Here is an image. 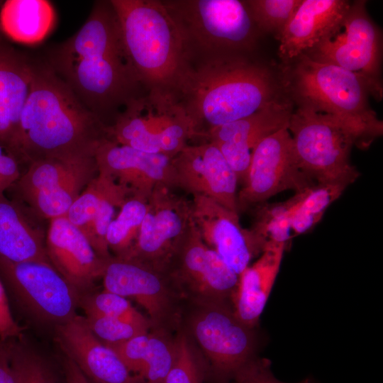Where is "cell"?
I'll return each mask as SVG.
<instances>
[{"label":"cell","mask_w":383,"mask_h":383,"mask_svg":"<svg viewBox=\"0 0 383 383\" xmlns=\"http://www.w3.org/2000/svg\"><path fill=\"white\" fill-rule=\"evenodd\" d=\"M47 63L104 124L143 94L110 1H96L81 28L51 50Z\"/></svg>","instance_id":"6da1fadb"},{"label":"cell","mask_w":383,"mask_h":383,"mask_svg":"<svg viewBox=\"0 0 383 383\" xmlns=\"http://www.w3.org/2000/svg\"><path fill=\"white\" fill-rule=\"evenodd\" d=\"M173 95L199 138L288 97L282 74L238 52L190 60Z\"/></svg>","instance_id":"7a4b0ae2"},{"label":"cell","mask_w":383,"mask_h":383,"mask_svg":"<svg viewBox=\"0 0 383 383\" xmlns=\"http://www.w3.org/2000/svg\"><path fill=\"white\" fill-rule=\"evenodd\" d=\"M32 77L13 150L21 162L95 152L108 126L77 97L47 62L31 60Z\"/></svg>","instance_id":"3957f363"},{"label":"cell","mask_w":383,"mask_h":383,"mask_svg":"<svg viewBox=\"0 0 383 383\" xmlns=\"http://www.w3.org/2000/svg\"><path fill=\"white\" fill-rule=\"evenodd\" d=\"M126 53L146 91L173 94L190 61L183 35L160 0H111Z\"/></svg>","instance_id":"277c9868"},{"label":"cell","mask_w":383,"mask_h":383,"mask_svg":"<svg viewBox=\"0 0 383 383\" xmlns=\"http://www.w3.org/2000/svg\"><path fill=\"white\" fill-rule=\"evenodd\" d=\"M286 94L295 105L309 107L345 124L363 147L382 135L383 123L369 104L372 96L361 75L302 55L282 70Z\"/></svg>","instance_id":"5b68a950"},{"label":"cell","mask_w":383,"mask_h":383,"mask_svg":"<svg viewBox=\"0 0 383 383\" xmlns=\"http://www.w3.org/2000/svg\"><path fill=\"white\" fill-rule=\"evenodd\" d=\"M177 24L190 60L223 53H246L259 33L246 1H162Z\"/></svg>","instance_id":"8992f818"},{"label":"cell","mask_w":383,"mask_h":383,"mask_svg":"<svg viewBox=\"0 0 383 383\" xmlns=\"http://www.w3.org/2000/svg\"><path fill=\"white\" fill-rule=\"evenodd\" d=\"M288 130L302 170L317 183L348 186L360 172L350 161L353 147L360 145L356 135L345 124L309 107L295 105Z\"/></svg>","instance_id":"52a82bcc"},{"label":"cell","mask_w":383,"mask_h":383,"mask_svg":"<svg viewBox=\"0 0 383 383\" xmlns=\"http://www.w3.org/2000/svg\"><path fill=\"white\" fill-rule=\"evenodd\" d=\"M106 131L109 138L118 144L171 157L195 138L193 126L173 94L157 91L131 100Z\"/></svg>","instance_id":"ba28073f"},{"label":"cell","mask_w":383,"mask_h":383,"mask_svg":"<svg viewBox=\"0 0 383 383\" xmlns=\"http://www.w3.org/2000/svg\"><path fill=\"white\" fill-rule=\"evenodd\" d=\"M97 173L95 152L45 157L29 163L14 185L36 213L50 220L65 216Z\"/></svg>","instance_id":"9c48e42d"},{"label":"cell","mask_w":383,"mask_h":383,"mask_svg":"<svg viewBox=\"0 0 383 383\" xmlns=\"http://www.w3.org/2000/svg\"><path fill=\"white\" fill-rule=\"evenodd\" d=\"M189 328L217 383L229 382L255 357L254 328L241 323L228 303L196 304Z\"/></svg>","instance_id":"30bf717a"},{"label":"cell","mask_w":383,"mask_h":383,"mask_svg":"<svg viewBox=\"0 0 383 383\" xmlns=\"http://www.w3.org/2000/svg\"><path fill=\"white\" fill-rule=\"evenodd\" d=\"M165 269L177 292L189 295L195 304L232 301L239 281V276L204 243L192 221Z\"/></svg>","instance_id":"8fae6325"},{"label":"cell","mask_w":383,"mask_h":383,"mask_svg":"<svg viewBox=\"0 0 383 383\" xmlns=\"http://www.w3.org/2000/svg\"><path fill=\"white\" fill-rule=\"evenodd\" d=\"M305 55L361 75L370 86L372 96L382 99V38L367 12L365 1L351 3L341 28Z\"/></svg>","instance_id":"7c38bea8"},{"label":"cell","mask_w":383,"mask_h":383,"mask_svg":"<svg viewBox=\"0 0 383 383\" xmlns=\"http://www.w3.org/2000/svg\"><path fill=\"white\" fill-rule=\"evenodd\" d=\"M0 276L16 301L44 323L56 326L77 314L81 294L50 263L0 257Z\"/></svg>","instance_id":"4fadbf2b"},{"label":"cell","mask_w":383,"mask_h":383,"mask_svg":"<svg viewBox=\"0 0 383 383\" xmlns=\"http://www.w3.org/2000/svg\"><path fill=\"white\" fill-rule=\"evenodd\" d=\"M314 184L299 164L288 128H282L265 138L253 150L237 195L238 210L263 203L286 190L299 192Z\"/></svg>","instance_id":"5bb4252c"},{"label":"cell","mask_w":383,"mask_h":383,"mask_svg":"<svg viewBox=\"0 0 383 383\" xmlns=\"http://www.w3.org/2000/svg\"><path fill=\"white\" fill-rule=\"evenodd\" d=\"M104 289L140 305L155 329H165L174 311L178 293L165 269L135 259L111 257L101 275Z\"/></svg>","instance_id":"9a60e30c"},{"label":"cell","mask_w":383,"mask_h":383,"mask_svg":"<svg viewBox=\"0 0 383 383\" xmlns=\"http://www.w3.org/2000/svg\"><path fill=\"white\" fill-rule=\"evenodd\" d=\"M171 189L162 185L154 189L137 239L123 258L165 269L191 221L190 201L175 195Z\"/></svg>","instance_id":"2e32d148"},{"label":"cell","mask_w":383,"mask_h":383,"mask_svg":"<svg viewBox=\"0 0 383 383\" xmlns=\"http://www.w3.org/2000/svg\"><path fill=\"white\" fill-rule=\"evenodd\" d=\"M190 201L191 221L204 243L238 276L264 248L250 230L244 229L238 213L203 196Z\"/></svg>","instance_id":"e0dca14e"},{"label":"cell","mask_w":383,"mask_h":383,"mask_svg":"<svg viewBox=\"0 0 383 383\" xmlns=\"http://www.w3.org/2000/svg\"><path fill=\"white\" fill-rule=\"evenodd\" d=\"M98 170L103 171L129 193L148 200L160 186L177 187L173 157L138 150L102 140L95 151Z\"/></svg>","instance_id":"ac0fdd59"},{"label":"cell","mask_w":383,"mask_h":383,"mask_svg":"<svg viewBox=\"0 0 383 383\" xmlns=\"http://www.w3.org/2000/svg\"><path fill=\"white\" fill-rule=\"evenodd\" d=\"M293 106L288 97L282 99L250 116L213 128L201 138L217 146L238 182H243L253 150L265 138L288 128Z\"/></svg>","instance_id":"d6986e66"},{"label":"cell","mask_w":383,"mask_h":383,"mask_svg":"<svg viewBox=\"0 0 383 383\" xmlns=\"http://www.w3.org/2000/svg\"><path fill=\"white\" fill-rule=\"evenodd\" d=\"M173 164L177 187L238 213L237 175L215 144L187 145L173 157Z\"/></svg>","instance_id":"ffe728a7"},{"label":"cell","mask_w":383,"mask_h":383,"mask_svg":"<svg viewBox=\"0 0 383 383\" xmlns=\"http://www.w3.org/2000/svg\"><path fill=\"white\" fill-rule=\"evenodd\" d=\"M55 333L65 356L93 383H143L111 348L93 334L84 316L77 314L56 326Z\"/></svg>","instance_id":"44dd1931"},{"label":"cell","mask_w":383,"mask_h":383,"mask_svg":"<svg viewBox=\"0 0 383 383\" xmlns=\"http://www.w3.org/2000/svg\"><path fill=\"white\" fill-rule=\"evenodd\" d=\"M45 247L50 264L81 294L101 277L106 260L65 216L50 220Z\"/></svg>","instance_id":"7402d4cb"},{"label":"cell","mask_w":383,"mask_h":383,"mask_svg":"<svg viewBox=\"0 0 383 383\" xmlns=\"http://www.w3.org/2000/svg\"><path fill=\"white\" fill-rule=\"evenodd\" d=\"M350 4L345 0H301L277 38L282 60L287 65L335 35Z\"/></svg>","instance_id":"603a6c76"},{"label":"cell","mask_w":383,"mask_h":383,"mask_svg":"<svg viewBox=\"0 0 383 383\" xmlns=\"http://www.w3.org/2000/svg\"><path fill=\"white\" fill-rule=\"evenodd\" d=\"M284 245L267 244L260 257L239 275L232 299L235 316L245 326L255 328L264 310L279 270Z\"/></svg>","instance_id":"cb8c5ba5"},{"label":"cell","mask_w":383,"mask_h":383,"mask_svg":"<svg viewBox=\"0 0 383 383\" xmlns=\"http://www.w3.org/2000/svg\"><path fill=\"white\" fill-rule=\"evenodd\" d=\"M31 77V60L0 42V140L12 150Z\"/></svg>","instance_id":"d4e9b609"},{"label":"cell","mask_w":383,"mask_h":383,"mask_svg":"<svg viewBox=\"0 0 383 383\" xmlns=\"http://www.w3.org/2000/svg\"><path fill=\"white\" fill-rule=\"evenodd\" d=\"M0 257L11 262L50 263L45 238L21 206L0 196Z\"/></svg>","instance_id":"484cf974"},{"label":"cell","mask_w":383,"mask_h":383,"mask_svg":"<svg viewBox=\"0 0 383 383\" xmlns=\"http://www.w3.org/2000/svg\"><path fill=\"white\" fill-rule=\"evenodd\" d=\"M55 23L52 4L45 0H6L0 8V30L13 41L33 44L43 40Z\"/></svg>","instance_id":"4316f807"},{"label":"cell","mask_w":383,"mask_h":383,"mask_svg":"<svg viewBox=\"0 0 383 383\" xmlns=\"http://www.w3.org/2000/svg\"><path fill=\"white\" fill-rule=\"evenodd\" d=\"M302 191L287 201L260 207L250 231L263 248L267 244L288 246L292 238V215L301 199Z\"/></svg>","instance_id":"83f0119b"},{"label":"cell","mask_w":383,"mask_h":383,"mask_svg":"<svg viewBox=\"0 0 383 383\" xmlns=\"http://www.w3.org/2000/svg\"><path fill=\"white\" fill-rule=\"evenodd\" d=\"M148 209V200L129 196L109 224L106 243L115 257H123L131 250L138 235Z\"/></svg>","instance_id":"f1b7e54d"},{"label":"cell","mask_w":383,"mask_h":383,"mask_svg":"<svg viewBox=\"0 0 383 383\" xmlns=\"http://www.w3.org/2000/svg\"><path fill=\"white\" fill-rule=\"evenodd\" d=\"M347 187L341 183H316L303 190L301 199L292 215V231L300 235L311 229Z\"/></svg>","instance_id":"f546056e"},{"label":"cell","mask_w":383,"mask_h":383,"mask_svg":"<svg viewBox=\"0 0 383 383\" xmlns=\"http://www.w3.org/2000/svg\"><path fill=\"white\" fill-rule=\"evenodd\" d=\"M21 338L7 341L15 383H66L65 379L61 381L52 366Z\"/></svg>","instance_id":"4dcf8cb0"},{"label":"cell","mask_w":383,"mask_h":383,"mask_svg":"<svg viewBox=\"0 0 383 383\" xmlns=\"http://www.w3.org/2000/svg\"><path fill=\"white\" fill-rule=\"evenodd\" d=\"M174 358V339L166 330L157 328L150 333L149 345L140 378L143 383H164Z\"/></svg>","instance_id":"1f68e13d"},{"label":"cell","mask_w":383,"mask_h":383,"mask_svg":"<svg viewBox=\"0 0 383 383\" xmlns=\"http://www.w3.org/2000/svg\"><path fill=\"white\" fill-rule=\"evenodd\" d=\"M301 0H247L252 18L259 31L279 36Z\"/></svg>","instance_id":"d6a6232c"},{"label":"cell","mask_w":383,"mask_h":383,"mask_svg":"<svg viewBox=\"0 0 383 383\" xmlns=\"http://www.w3.org/2000/svg\"><path fill=\"white\" fill-rule=\"evenodd\" d=\"M79 306L84 310L85 315H100L136 321H150L134 308L128 299L106 289L82 294Z\"/></svg>","instance_id":"836d02e7"},{"label":"cell","mask_w":383,"mask_h":383,"mask_svg":"<svg viewBox=\"0 0 383 383\" xmlns=\"http://www.w3.org/2000/svg\"><path fill=\"white\" fill-rule=\"evenodd\" d=\"M84 318L93 334L108 346L148 332L151 326L150 321H136L100 315H85Z\"/></svg>","instance_id":"e575fe53"},{"label":"cell","mask_w":383,"mask_h":383,"mask_svg":"<svg viewBox=\"0 0 383 383\" xmlns=\"http://www.w3.org/2000/svg\"><path fill=\"white\" fill-rule=\"evenodd\" d=\"M204 374L184 334L174 338V358L164 383H203Z\"/></svg>","instance_id":"d590c367"},{"label":"cell","mask_w":383,"mask_h":383,"mask_svg":"<svg viewBox=\"0 0 383 383\" xmlns=\"http://www.w3.org/2000/svg\"><path fill=\"white\" fill-rule=\"evenodd\" d=\"M149 339L150 333L145 332L109 347L117 353L127 368L140 378L148 350Z\"/></svg>","instance_id":"8d00e7d4"},{"label":"cell","mask_w":383,"mask_h":383,"mask_svg":"<svg viewBox=\"0 0 383 383\" xmlns=\"http://www.w3.org/2000/svg\"><path fill=\"white\" fill-rule=\"evenodd\" d=\"M267 359L255 357L244 366L228 383H287L277 379L270 369ZM296 383H312L306 378Z\"/></svg>","instance_id":"74e56055"},{"label":"cell","mask_w":383,"mask_h":383,"mask_svg":"<svg viewBox=\"0 0 383 383\" xmlns=\"http://www.w3.org/2000/svg\"><path fill=\"white\" fill-rule=\"evenodd\" d=\"M21 160L8 145L0 140V196L21 177Z\"/></svg>","instance_id":"f35d334b"},{"label":"cell","mask_w":383,"mask_h":383,"mask_svg":"<svg viewBox=\"0 0 383 383\" xmlns=\"http://www.w3.org/2000/svg\"><path fill=\"white\" fill-rule=\"evenodd\" d=\"M23 328L14 320L0 279V340L9 341L23 337Z\"/></svg>","instance_id":"ab89813d"},{"label":"cell","mask_w":383,"mask_h":383,"mask_svg":"<svg viewBox=\"0 0 383 383\" xmlns=\"http://www.w3.org/2000/svg\"><path fill=\"white\" fill-rule=\"evenodd\" d=\"M0 383H15L9 362L7 341L0 340Z\"/></svg>","instance_id":"60d3db41"},{"label":"cell","mask_w":383,"mask_h":383,"mask_svg":"<svg viewBox=\"0 0 383 383\" xmlns=\"http://www.w3.org/2000/svg\"><path fill=\"white\" fill-rule=\"evenodd\" d=\"M63 372L66 383H82L77 367L66 356L63 360Z\"/></svg>","instance_id":"b9f144b4"},{"label":"cell","mask_w":383,"mask_h":383,"mask_svg":"<svg viewBox=\"0 0 383 383\" xmlns=\"http://www.w3.org/2000/svg\"><path fill=\"white\" fill-rule=\"evenodd\" d=\"M78 373H79V377L82 383H93L92 382L89 380L86 377H84V375L80 372L79 369H78Z\"/></svg>","instance_id":"7bdbcfd3"},{"label":"cell","mask_w":383,"mask_h":383,"mask_svg":"<svg viewBox=\"0 0 383 383\" xmlns=\"http://www.w3.org/2000/svg\"><path fill=\"white\" fill-rule=\"evenodd\" d=\"M4 1H0V8L3 4ZM1 41H4V35L3 33H1V30H0V42Z\"/></svg>","instance_id":"ee69618b"}]
</instances>
